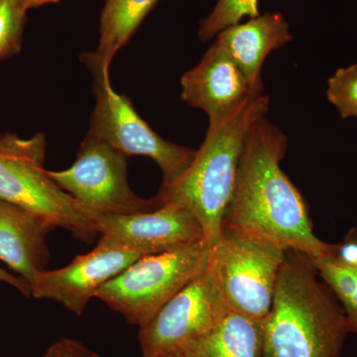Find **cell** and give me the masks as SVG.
I'll return each mask as SVG.
<instances>
[{"label": "cell", "mask_w": 357, "mask_h": 357, "mask_svg": "<svg viewBox=\"0 0 357 357\" xmlns=\"http://www.w3.org/2000/svg\"><path fill=\"white\" fill-rule=\"evenodd\" d=\"M34 7L37 0H0V61L20 51L26 13Z\"/></svg>", "instance_id": "obj_18"}, {"label": "cell", "mask_w": 357, "mask_h": 357, "mask_svg": "<svg viewBox=\"0 0 357 357\" xmlns=\"http://www.w3.org/2000/svg\"><path fill=\"white\" fill-rule=\"evenodd\" d=\"M126 158V155L88 133L75 163L66 170L48 173L95 218L132 215L158 208L156 199L140 198L131 189Z\"/></svg>", "instance_id": "obj_9"}, {"label": "cell", "mask_w": 357, "mask_h": 357, "mask_svg": "<svg viewBox=\"0 0 357 357\" xmlns=\"http://www.w3.org/2000/svg\"><path fill=\"white\" fill-rule=\"evenodd\" d=\"M42 357H100L82 342L64 337L54 342Z\"/></svg>", "instance_id": "obj_22"}, {"label": "cell", "mask_w": 357, "mask_h": 357, "mask_svg": "<svg viewBox=\"0 0 357 357\" xmlns=\"http://www.w3.org/2000/svg\"><path fill=\"white\" fill-rule=\"evenodd\" d=\"M227 311L211 250L203 271L139 328L142 356H184L213 331Z\"/></svg>", "instance_id": "obj_7"}, {"label": "cell", "mask_w": 357, "mask_h": 357, "mask_svg": "<svg viewBox=\"0 0 357 357\" xmlns=\"http://www.w3.org/2000/svg\"><path fill=\"white\" fill-rule=\"evenodd\" d=\"M183 357H199V356H198V354H195V352L191 351V352H188V354H185V356Z\"/></svg>", "instance_id": "obj_25"}, {"label": "cell", "mask_w": 357, "mask_h": 357, "mask_svg": "<svg viewBox=\"0 0 357 357\" xmlns=\"http://www.w3.org/2000/svg\"><path fill=\"white\" fill-rule=\"evenodd\" d=\"M46 145L42 133L29 139L0 136V199L31 213L50 230L62 227L91 243L100 234L96 218L45 170Z\"/></svg>", "instance_id": "obj_4"}, {"label": "cell", "mask_w": 357, "mask_h": 357, "mask_svg": "<svg viewBox=\"0 0 357 357\" xmlns=\"http://www.w3.org/2000/svg\"><path fill=\"white\" fill-rule=\"evenodd\" d=\"M211 250L213 246L203 241L142 256L105 283L96 297L121 314L129 324L141 328L203 271Z\"/></svg>", "instance_id": "obj_5"}, {"label": "cell", "mask_w": 357, "mask_h": 357, "mask_svg": "<svg viewBox=\"0 0 357 357\" xmlns=\"http://www.w3.org/2000/svg\"><path fill=\"white\" fill-rule=\"evenodd\" d=\"M269 105V96L252 93L229 114L211 119L191 165L173 184L161 185L155 197L160 206L172 202L191 211L211 246L220 241L249 133L266 115Z\"/></svg>", "instance_id": "obj_3"}, {"label": "cell", "mask_w": 357, "mask_h": 357, "mask_svg": "<svg viewBox=\"0 0 357 357\" xmlns=\"http://www.w3.org/2000/svg\"><path fill=\"white\" fill-rule=\"evenodd\" d=\"M312 262L342 305L349 333H357V270L342 266L326 258H317Z\"/></svg>", "instance_id": "obj_17"}, {"label": "cell", "mask_w": 357, "mask_h": 357, "mask_svg": "<svg viewBox=\"0 0 357 357\" xmlns=\"http://www.w3.org/2000/svg\"><path fill=\"white\" fill-rule=\"evenodd\" d=\"M0 281L8 284L11 287L15 288L16 290L20 291L25 297H32L31 286H30L27 281L21 278V277L9 273L8 271H6V270L1 267H0Z\"/></svg>", "instance_id": "obj_23"}, {"label": "cell", "mask_w": 357, "mask_h": 357, "mask_svg": "<svg viewBox=\"0 0 357 357\" xmlns=\"http://www.w3.org/2000/svg\"><path fill=\"white\" fill-rule=\"evenodd\" d=\"M286 250L243 232L222 229L213 246L223 299L230 311L264 321L271 310Z\"/></svg>", "instance_id": "obj_8"}, {"label": "cell", "mask_w": 357, "mask_h": 357, "mask_svg": "<svg viewBox=\"0 0 357 357\" xmlns=\"http://www.w3.org/2000/svg\"><path fill=\"white\" fill-rule=\"evenodd\" d=\"M181 86L183 102L203 110L208 121L229 114L256 93L241 70L215 42L199 64L182 77Z\"/></svg>", "instance_id": "obj_12"}, {"label": "cell", "mask_w": 357, "mask_h": 357, "mask_svg": "<svg viewBox=\"0 0 357 357\" xmlns=\"http://www.w3.org/2000/svg\"><path fill=\"white\" fill-rule=\"evenodd\" d=\"M100 239L141 255H158L204 241L203 227L181 204L167 202L158 208L132 215L96 217Z\"/></svg>", "instance_id": "obj_11"}, {"label": "cell", "mask_w": 357, "mask_h": 357, "mask_svg": "<svg viewBox=\"0 0 357 357\" xmlns=\"http://www.w3.org/2000/svg\"><path fill=\"white\" fill-rule=\"evenodd\" d=\"M84 62L95 79L96 105L88 133L128 157L142 155L154 160L163 173L162 185L173 184L191 165L197 150L180 146L155 132L128 96L112 88L110 65L96 60L91 54L84 55Z\"/></svg>", "instance_id": "obj_6"}, {"label": "cell", "mask_w": 357, "mask_h": 357, "mask_svg": "<svg viewBox=\"0 0 357 357\" xmlns=\"http://www.w3.org/2000/svg\"><path fill=\"white\" fill-rule=\"evenodd\" d=\"M287 145L285 134L265 116L253 126L222 229L300 251L312 259L328 257L333 244L314 234L306 201L281 169Z\"/></svg>", "instance_id": "obj_1"}, {"label": "cell", "mask_w": 357, "mask_h": 357, "mask_svg": "<svg viewBox=\"0 0 357 357\" xmlns=\"http://www.w3.org/2000/svg\"><path fill=\"white\" fill-rule=\"evenodd\" d=\"M39 2L40 6H44V4L48 3H54V2H57L59 0H37Z\"/></svg>", "instance_id": "obj_24"}, {"label": "cell", "mask_w": 357, "mask_h": 357, "mask_svg": "<svg viewBox=\"0 0 357 357\" xmlns=\"http://www.w3.org/2000/svg\"><path fill=\"white\" fill-rule=\"evenodd\" d=\"M347 333L344 309L312 258L286 250L263 321V357H340Z\"/></svg>", "instance_id": "obj_2"}, {"label": "cell", "mask_w": 357, "mask_h": 357, "mask_svg": "<svg viewBox=\"0 0 357 357\" xmlns=\"http://www.w3.org/2000/svg\"><path fill=\"white\" fill-rule=\"evenodd\" d=\"M49 231L31 213L0 199V260L30 286L50 259Z\"/></svg>", "instance_id": "obj_14"}, {"label": "cell", "mask_w": 357, "mask_h": 357, "mask_svg": "<svg viewBox=\"0 0 357 357\" xmlns=\"http://www.w3.org/2000/svg\"><path fill=\"white\" fill-rule=\"evenodd\" d=\"M159 0H105L100 17V42L96 60L110 65L115 54L128 44L133 33Z\"/></svg>", "instance_id": "obj_16"}, {"label": "cell", "mask_w": 357, "mask_h": 357, "mask_svg": "<svg viewBox=\"0 0 357 357\" xmlns=\"http://www.w3.org/2000/svg\"><path fill=\"white\" fill-rule=\"evenodd\" d=\"M192 351L199 357H263V321L229 310Z\"/></svg>", "instance_id": "obj_15"}, {"label": "cell", "mask_w": 357, "mask_h": 357, "mask_svg": "<svg viewBox=\"0 0 357 357\" xmlns=\"http://www.w3.org/2000/svg\"><path fill=\"white\" fill-rule=\"evenodd\" d=\"M259 0H218L211 13L201 22L199 39L208 42L229 26L241 23L244 17L260 15Z\"/></svg>", "instance_id": "obj_19"}, {"label": "cell", "mask_w": 357, "mask_h": 357, "mask_svg": "<svg viewBox=\"0 0 357 357\" xmlns=\"http://www.w3.org/2000/svg\"><path fill=\"white\" fill-rule=\"evenodd\" d=\"M326 258L342 266L357 270V227L347 231L342 243L333 244L331 255Z\"/></svg>", "instance_id": "obj_21"}, {"label": "cell", "mask_w": 357, "mask_h": 357, "mask_svg": "<svg viewBox=\"0 0 357 357\" xmlns=\"http://www.w3.org/2000/svg\"><path fill=\"white\" fill-rule=\"evenodd\" d=\"M142 256L100 239L93 250L77 255L67 266L37 274L31 283L32 297L54 301L81 316L105 283Z\"/></svg>", "instance_id": "obj_10"}, {"label": "cell", "mask_w": 357, "mask_h": 357, "mask_svg": "<svg viewBox=\"0 0 357 357\" xmlns=\"http://www.w3.org/2000/svg\"><path fill=\"white\" fill-rule=\"evenodd\" d=\"M326 98L344 119L357 117V65L340 68L330 77Z\"/></svg>", "instance_id": "obj_20"}, {"label": "cell", "mask_w": 357, "mask_h": 357, "mask_svg": "<svg viewBox=\"0 0 357 357\" xmlns=\"http://www.w3.org/2000/svg\"><path fill=\"white\" fill-rule=\"evenodd\" d=\"M292 40L285 17L281 13H268L225 28L215 36V42L241 70L252 91L262 93L265 59Z\"/></svg>", "instance_id": "obj_13"}]
</instances>
